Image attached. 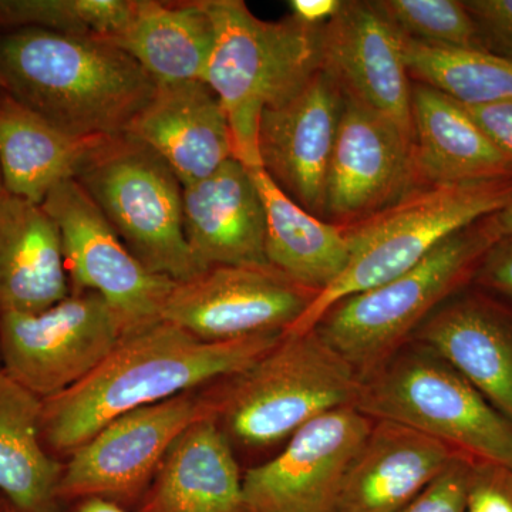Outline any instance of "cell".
Here are the masks:
<instances>
[{
  "label": "cell",
  "mask_w": 512,
  "mask_h": 512,
  "mask_svg": "<svg viewBox=\"0 0 512 512\" xmlns=\"http://www.w3.org/2000/svg\"><path fill=\"white\" fill-rule=\"evenodd\" d=\"M511 201L512 178L431 185L343 225L350 245L348 266L285 333L315 329L336 303L406 274L444 239L503 210Z\"/></svg>",
  "instance_id": "obj_5"
},
{
  "label": "cell",
  "mask_w": 512,
  "mask_h": 512,
  "mask_svg": "<svg viewBox=\"0 0 512 512\" xmlns=\"http://www.w3.org/2000/svg\"><path fill=\"white\" fill-rule=\"evenodd\" d=\"M460 454L402 424L375 421L333 512H403Z\"/></svg>",
  "instance_id": "obj_20"
},
{
  "label": "cell",
  "mask_w": 512,
  "mask_h": 512,
  "mask_svg": "<svg viewBox=\"0 0 512 512\" xmlns=\"http://www.w3.org/2000/svg\"><path fill=\"white\" fill-rule=\"evenodd\" d=\"M265 208L269 266L320 293L345 271L350 245L345 227L320 220L289 198L264 168H249Z\"/></svg>",
  "instance_id": "obj_25"
},
{
  "label": "cell",
  "mask_w": 512,
  "mask_h": 512,
  "mask_svg": "<svg viewBox=\"0 0 512 512\" xmlns=\"http://www.w3.org/2000/svg\"><path fill=\"white\" fill-rule=\"evenodd\" d=\"M148 271L175 282L200 274L184 232L183 185L136 138H107L76 180Z\"/></svg>",
  "instance_id": "obj_8"
},
{
  "label": "cell",
  "mask_w": 512,
  "mask_h": 512,
  "mask_svg": "<svg viewBox=\"0 0 512 512\" xmlns=\"http://www.w3.org/2000/svg\"><path fill=\"white\" fill-rule=\"evenodd\" d=\"M0 512H12V507H10L8 501L3 498L2 494H0Z\"/></svg>",
  "instance_id": "obj_39"
},
{
  "label": "cell",
  "mask_w": 512,
  "mask_h": 512,
  "mask_svg": "<svg viewBox=\"0 0 512 512\" xmlns=\"http://www.w3.org/2000/svg\"><path fill=\"white\" fill-rule=\"evenodd\" d=\"M473 281L512 303V235L498 239L485 252Z\"/></svg>",
  "instance_id": "obj_34"
},
{
  "label": "cell",
  "mask_w": 512,
  "mask_h": 512,
  "mask_svg": "<svg viewBox=\"0 0 512 512\" xmlns=\"http://www.w3.org/2000/svg\"><path fill=\"white\" fill-rule=\"evenodd\" d=\"M414 163L420 187L512 178V161L450 96L412 87Z\"/></svg>",
  "instance_id": "obj_23"
},
{
  "label": "cell",
  "mask_w": 512,
  "mask_h": 512,
  "mask_svg": "<svg viewBox=\"0 0 512 512\" xmlns=\"http://www.w3.org/2000/svg\"><path fill=\"white\" fill-rule=\"evenodd\" d=\"M322 57V69L343 93L413 136L412 86L403 57V35L373 2H343L339 12L322 25Z\"/></svg>",
  "instance_id": "obj_16"
},
{
  "label": "cell",
  "mask_w": 512,
  "mask_h": 512,
  "mask_svg": "<svg viewBox=\"0 0 512 512\" xmlns=\"http://www.w3.org/2000/svg\"><path fill=\"white\" fill-rule=\"evenodd\" d=\"M384 18L410 39L457 49L488 50L476 20L458 0H373Z\"/></svg>",
  "instance_id": "obj_30"
},
{
  "label": "cell",
  "mask_w": 512,
  "mask_h": 512,
  "mask_svg": "<svg viewBox=\"0 0 512 512\" xmlns=\"http://www.w3.org/2000/svg\"><path fill=\"white\" fill-rule=\"evenodd\" d=\"M345 93L326 70L282 106L262 114L258 133L261 167L306 211L326 218V183Z\"/></svg>",
  "instance_id": "obj_15"
},
{
  "label": "cell",
  "mask_w": 512,
  "mask_h": 512,
  "mask_svg": "<svg viewBox=\"0 0 512 512\" xmlns=\"http://www.w3.org/2000/svg\"><path fill=\"white\" fill-rule=\"evenodd\" d=\"M107 138L70 136L8 92L0 94L3 190L42 205L57 185L76 180Z\"/></svg>",
  "instance_id": "obj_24"
},
{
  "label": "cell",
  "mask_w": 512,
  "mask_h": 512,
  "mask_svg": "<svg viewBox=\"0 0 512 512\" xmlns=\"http://www.w3.org/2000/svg\"><path fill=\"white\" fill-rule=\"evenodd\" d=\"M373 423L355 406L306 423L281 453L244 474V512H333Z\"/></svg>",
  "instance_id": "obj_13"
},
{
  "label": "cell",
  "mask_w": 512,
  "mask_h": 512,
  "mask_svg": "<svg viewBox=\"0 0 512 512\" xmlns=\"http://www.w3.org/2000/svg\"><path fill=\"white\" fill-rule=\"evenodd\" d=\"M123 338L109 303L74 292L45 311L0 318V367L46 400L86 379Z\"/></svg>",
  "instance_id": "obj_10"
},
{
  "label": "cell",
  "mask_w": 512,
  "mask_h": 512,
  "mask_svg": "<svg viewBox=\"0 0 512 512\" xmlns=\"http://www.w3.org/2000/svg\"><path fill=\"white\" fill-rule=\"evenodd\" d=\"M464 512H512V467L497 461H471Z\"/></svg>",
  "instance_id": "obj_31"
},
{
  "label": "cell",
  "mask_w": 512,
  "mask_h": 512,
  "mask_svg": "<svg viewBox=\"0 0 512 512\" xmlns=\"http://www.w3.org/2000/svg\"><path fill=\"white\" fill-rule=\"evenodd\" d=\"M3 190L2 174H0V191Z\"/></svg>",
  "instance_id": "obj_41"
},
{
  "label": "cell",
  "mask_w": 512,
  "mask_h": 512,
  "mask_svg": "<svg viewBox=\"0 0 512 512\" xmlns=\"http://www.w3.org/2000/svg\"><path fill=\"white\" fill-rule=\"evenodd\" d=\"M133 512H244V474L214 417L175 439Z\"/></svg>",
  "instance_id": "obj_21"
},
{
  "label": "cell",
  "mask_w": 512,
  "mask_h": 512,
  "mask_svg": "<svg viewBox=\"0 0 512 512\" xmlns=\"http://www.w3.org/2000/svg\"><path fill=\"white\" fill-rule=\"evenodd\" d=\"M0 77L23 106L74 137H117L158 83L119 46L43 29L0 32Z\"/></svg>",
  "instance_id": "obj_2"
},
{
  "label": "cell",
  "mask_w": 512,
  "mask_h": 512,
  "mask_svg": "<svg viewBox=\"0 0 512 512\" xmlns=\"http://www.w3.org/2000/svg\"><path fill=\"white\" fill-rule=\"evenodd\" d=\"M403 57L409 73L458 103H512L511 56L429 45L403 35Z\"/></svg>",
  "instance_id": "obj_28"
},
{
  "label": "cell",
  "mask_w": 512,
  "mask_h": 512,
  "mask_svg": "<svg viewBox=\"0 0 512 512\" xmlns=\"http://www.w3.org/2000/svg\"><path fill=\"white\" fill-rule=\"evenodd\" d=\"M461 104V103H460ZM468 116L490 138L495 147L512 161V103L461 104Z\"/></svg>",
  "instance_id": "obj_35"
},
{
  "label": "cell",
  "mask_w": 512,
  "mask_h": 512,
  "mask_svg": "<svg viewBox=\"0 0 512 512\" xmlns=\"http://www.w3.org/2000/svg\"><path fill=\"white\" fill-rule=\"evenodd\" d=\"M495 242L485 218L461 229L406 274L336 303L315 329L363 382L412 340L431 313L473 281Z\"/></svg>",
  "instance_id": "obj_6"
},
{
  "label": "cell",
  "mask_w": 512,
  "mask_h": 512,
  "mask_svg": "<svg viewBox=\"0 0 512 512\" xmlns=\"http://www.w3.org/2000/svg\"><path fill=\"white\" fill-rule=\"evenodd\" d=\"M355 407L373 421L402 424L474 460L512 467V421L416 340L363 380Z\"/></svg>",
  "instance_id": "obj_7"
},
{
  "label": "cell",
  "mask_w": 512,
  "mask_h": 512,
  "mask_svg": "<svg viewBox=\"0 0 512 512\" xmlns=\"http://www.w3.org/2000/svg\"><path fill=\"white\" fill-rule=\"evenodd\" d=\"M215 419L210 390H192L117 417L70 454L60 504L103 498L134 511L168 448L197 421Z\"/></svg>",
  "instance_id": "obj_9"
},
{
  "label": "cell",
  "mask_w": 512,
  "mask_h": 512,
  "mask_svg": "<svg viewBox=\"0 0 512 512\" xmlns=\"http://www.w3.org/2000/svg\"><path fill=\"white\" fill-rule=\"evenodd\" d=\"M42 207L62 235L72 293L100 295L119 316L124 338L160 322L175 282L148 271L131 254L77 181L57 185Z\"/></svg>",
  "instance_id": "obj_11"
},
{
  "label": "cell",
  "mask_w": 512,
  "mask_h": 512,
  "mask_svg": "<svg viewBox=\"0 0 512 512\" xmlns=\"http://www.w3.org/2000/svg\"><path fill=\"white\" fill-rule=\"evenodd\" d=\"M136 0H0V32L43 29L64 35H119Z\"/></svg>",
  "instance_id": "obj_29"
},
{
  "label": "cell",
  "mask_w": 512,
  "mask_h": 512,
  "mask_svg": "<svg viewBox=\"0 0 512 512\" xmlns=\"http://www.w3.org/2000/svg\"><path fill=\"white\" fill-rule=\"evenodd\" d=\"M343 0H291L289 9L292 18L309 26H322L328 23L339 9Z\"/></svg>",
  "instance_id": "obj_36"
},
{
  "label": "cell",
  "mask_w": 512,
  "mask_h": 512,
  "mask_svg": "<svg viewBox=\"0 0 512 512\" xmlns=\"http://www.w3.org/2000/svg\"><path fill=\"white\" fill-rule=\"evenodd\" d=\"M468 12L481 30L485 45L512 57V0H468Z\"/></svg>",
  "instance_id": "obj_33"
},
{
  "label": "cell",
  "mask_w": 512,
  "mask_h": 512,
  "mask_svg": "<svg viewBox=\"0 0 512 512\" xmlns=\"http://www.w3.org/2000/svg\"><path fill=\"white\" fill-rule=\"evenodd\" d=\"M183 188L185 238L201 272L212 266H269L264 202L249 168L231 158Z\"/></svg>",
  "instance_id": "obj_18"
},
{
  "label": "cell",
  "mask_w": 512,
  "mask_h": 512,
  "mask_svg": "<svg viewBox=\"0 0 512 512\" xmlns=\"http://www.w3.org/2000/svg\"><path fill=\"white\" fill-rule=\"evenodd\" d=\"M124 134L163 158L183 187L210 177L234 158L227 114L200 80L158 84Z\"/></svg>",
  "instance_id": "obj_17"
},
{
  "label": "cell",
  "mask_w": 512,
  "mask_h": 512,
  "mask_svg": "<svg viewBox=\"0 0 512 512\" xmlns=\"http://www.w3.org/2000/svg\"><path fill=\"white\" fill-rule=\"evenodd\" d=\"M360 389L355 369L312 329L284 333L255 363L208 390L229 441L265 448L322 414L355 406Z\"/></svg>",
  "instance_id": "obj_4"
},
{
  "label": "cell",
  "mask_w": 512,
  "mask_h": 512,
  "mask_svg": "<svg viewBox=\"0 0 512 512\" xmlns=\"http://www.w3.org/2000/svg\"><path fill=\"white\" fill-rule=\"evenodd\" d=\"M111 43L158 84L204 82L214 49V23L201 0H136L126 28Z\"/></svg>",
  "instance_id": "obj_26"
},
{
  "label": "cell",
  "mask_w": 512,
  "mask_h": 512,
  "mask_svg": "<svg viewBox=\"0 0 512 512\" xmlns=\"http://www.w3.org/2000/svg\"><path fill=\"white\" fill-rule=\"evenodd\" d=\"M474 458L460 454L403 512H464L468 473Z\"/></svg>",
  "instance_id": "obj_32"
},
{
  "label": "cell",
  "mask_w": 512,
  "mask_h": 512,
  "mask_svg": "<svg viewBox=\"0 0 512 512\" xmlns=\"http://www.w3.org/2000/svg\"><path fill=\"white\" fill-rule=\"evenodd\" d=\"M282 336L204 342L160 320L121 339L72 389L43 400V443L70 456L123 414L237 375L275 348Z\"/></svg>",
  "instance_id": "obj_1"
},
{
  "label": "cell",
  "mask_w": 512,
  "mask_h": 512,
  "mask_svg": "<svg viewBox=\"0 0 512 512\" xmlns=\"http://www.w3.org/2000/svg\"><path fill=\"white\" fill-rule=\"evenodd\" d=\"M6 93V86L3 83L2 77H0V94Z\"/></svg>",
  "instance_id": "obj_40"
},
{
  "label": "cell",
  "mask_w": 512,
  "mask_h": 512,
  "mask_svg": "<svg viewBox=\"0 0 512 512\" xmlns=\"http://www.w3.org/2000/svg\"><path fill=\"white\" fill-rule=\"evenodd\" d=\"M201 5L215 29L204 82L227 114L235 160L259 168L262 114L291 100L322 70V26L292 16L262 20L242 0H201Z\"/></svg>",
  "instance_id": "obj_3"
},
{
  "label": "cell",
  "mask_w": 512,
  "mask_h": 512,
  "mask_svg": "<svg viewBox=\"0 0 512 512\" xmlns=\"http://www.w3.org/2000/svg\"><path fill=\"white\" fill-rule=\"evenodd\" d=\"M417 188L412 134L345 94L326 183V218L352 224Z\"/></svg>",
  "instance_id": "obj_14"
},
{
  "label": "cell",
  "mask_w": 512,
  "mask_h": 512,
  "mask_svg": "<svg viewBox=\"0 0 512 512\" xmlns=\"http://www.w3.org/2000/svg\"><path fill=\"white\" fill-rule=\"evenodd\" d=\"M316 295L272 266H212L174 285L161 320L204 342L285 333Z\"/></svg>",
  "instance_id": "obj_12"
},
{
  "label": "cell",
  "mask_w": 512,
  "mask_h": 512,
  "mask_svg": "<svg viewBox=\"0 0 512 512\" xmlns=\"http://www.w3.org/2000/svg\"><path fill=\"white\" fill-rule=\"evenodd\" d=\"M12 512H16L12 508ZM55 512H133L121 505L103 500V498H83V500L63 503Z\"/></svg>",
  "instance_id": "obj_37"
},
{
  "label": "cell",
  "mask_w": 512,
  "mask_h": 512,
  "mask_svg": "<svg viewBox=\"0 0 512 512\" xmlns=\"http://www.w3.org/2000/svg\"><path fill=\"white\" fill-rule=\"evenodd\" d=\"M485 224L490 229L495 241L512 235V201L503 210L485 218Z\"/></svg>",
  "instance_id": "obj_38"
},
{
  "label": "cell",
  "mask_w": 512,
  "mask_h": 512,
  "mask_svg": "<svg viewBox=\"0 0 512 512\" xmlns=\"http://www.w3.org/2000/svg\"><path fill=\"white\" fill-rule=\"evenodd\" d=\"M70 293L56 222L42 205L0 191V318L45 311Z\"/></svg>",
  "instance_id": "obj_22"
},
{
  "label": "cell",
  "mask_w": 512,
  "mask_h": 512,
  "mask_svg": "<svg viewBox=\"0 0 512 512\" xmlns=\"http://www.w3.org/2000/svg\"><path fill=\"white\" fill-rule=\"evenodd\" d=\"M43 400L0 367V494L16 512H55L64 464L42 440Z\"/></svg>",
  "instance_id": "obj_27"
},
{
  "label": "cell",
  "mask_w": 512,
  "mask_h": 512,
  "mask_svg": "<svg viewBox=\"0 0 512 512\" xmlns=\"http://www.w3.org/2000/svg\"><path fill=\"white\" fill-rule=\"evenodd\" d=\"M412 340L443 357L512 421L511 312L484 295H454L421 323Z\"/></svg>",
  "instance_id": "obj_19"
}]
</instances>
